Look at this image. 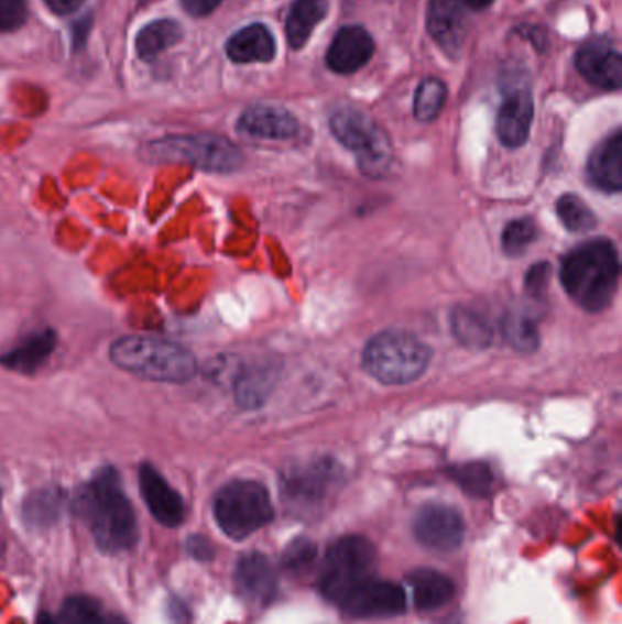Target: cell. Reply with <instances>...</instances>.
I'll return each instance as SVG.
<instances>
[{"mask_svg":"<svg viewBox=\"0 0 622 624\" xmlns=\"http://www.w3.org/2000/svg\"><path fill=\"white\" fill-rule=\"evenodd\" d=\"M373 54L374 41L365 28H341L327 52V66L336 74H354L368 65Z\"/></svg>","mask_w":622,"mask_h":624,"instance_id":"9a60e30c","label":"cell"},{"mask_svg":"<svg viewBox=\"0 0 622 624\" xmlns=\"http://www.w3.org/2000/svg\"><path fill=\"white\" fill-rule=\"evenodd\" d=\"M188 551H190L192 557H196L199 560H210L214 557V546L205 537H199V535L190 537Z\"/></svg>","mask_w":622,"mask_h":624,"instance_id":"74e56055","label":"cell"},{"mask_svg":"<svg viewBox=\"0 0 622 624\" xmlns=\"http://www.w3.org/2000/svg\"><path fill=\"white\" fill-rule=\"evenodd\" d=\"M26 19L28 0H0V32H15Z\"/></svg>","mask_w":622,"mask_h":624,"instance_id":"e575fe53","label":"cell"},{"mask_svg":"<svg viewBox=\"0 0 622 624\" xmlns=\"http://www.w3.org/2000/svg\"><path fill=\"white\" fill-rule=\"evenodd\" d=\"M152 163H187L199 171L230 174L243 165V155L229 139L214 134L168 135L144 146Z\"/></svg>","mask_w":622,"mask_h":624,"instance_id":"5b68a950","label":"cell"},{"mask_svg":"<svg viewBox=\"0 0 622 624\" xmlns=\"http://www.w3.org/2000/svg\"><path fill=\"white\" fill-rule=\"evenodd\" d=\"M535 240H537V227L532 219H515L505 225L502 232V251L511 258L522 256Z\"/></svg>","mask_w":622,"mask_h":624,"instance_id":"d6a6232c","label":"cell"},{"mask_svg":"<svg viewBox=\"0 0 622 624\" xmlns=\"http://www.w3.org/2000/svg\"><path fill=\"white\" fill-rule=\"evenodd\" d=\"M588 177L604 193H621L622 188V132L604 139L588 163Z\"/></svg>","mask_w":622,"mask_h":624,"instance_id":"ffe728a7","label":"cell"},{"mask_svg":"<svg viewBox=\"0 0 622 624\" xmlns=\"http://www.w3.org/2000/svg\"><path fill=\"white\" fill-rule=\"evenodd\" d=\"M75 510L107 554L130 550L138 543V517L124 493L118 471L107 466L80 488Z\"/></svg>","mask_w":622,"mask_h":624,"instance_id":"6da1fadb","label":"cell"},{"mask_svg":"<svg viewBox=\"0 0 622 624\" xmlns=\"http://www.w3.org/2000/svg\"><path fill=\"white\" fill-rule=\"evenodd\" d=\"M463 4L468 6L469 10H485L488 6L493 4V0H463Z\"/></svg>","mask_w":622,"mask_h":624,"instance_id":"60d3db41","label":"cell"},{"mask_svg":"<svg viewBox=\"0 0 622 624\" xmlns=\"http://www.w3.org/2000/svg\"><path fill=\"white\" fill-rule=\"evenodd\" d=\"M560 282L569 298L588 313H601L618 293L619 256L612 241L593 240L564 258Z\"/></svg>","mask_w":622,"mask_h":624,"instance_id":"7a4b0ae2","label":"cell"},{"mask_svg":"<svg viewBox=\"0 0 622 624\" xmlns=\"http://www.w3.org/2000/svg\"><path fill=\"white\" fill-rule=\"evenodd\" d=\"M236 588L250 603L269 604L277 593V576L265 555L252 551L236 565Z\"/></svg>","mask_w":622,"mask_h":624,"instance_id":"5bb4252c","label":"cell"},{"mask_svg":"<svg viewBox=\"0 0 622 624\" xmlns=\"http://www.w3.org/2000/svg\"><path fill=\"white\" fill-rule=\"evenodd\" d=\"M318 555V546L307 537H298L283 551V566L291 571L309 570Z\"/></svg>","mask_w":622,"mask_h":624,"instance_id":"836d02e7","label":"cell"},{"mask_svg":"<svg viewBox=\"0 0 622 624\" xmlns=\"http://www.w3.org/2000/svg\"><path fill=\"white\" fill-rule=\"evenodd\" d=\"M327 0H294L285 21V35L294 50L304 48L310 33L327 15Z\"/></svg>","mask_w":622,"mask_h":624,"instance_id":"d4e9b609","label":"cell"},{"mask_svg":"<svg viewBox=\"0 0 622 624\" xmlns=\"http://www.w3.org/2000/svg\"><path fill=\"white\" fill-rule=\"evenodd\" d=\"M432 357V349L410 332L383 331L363 349V368L382 384L405 385L426 373Z\"/></svg>","mask_w":622,"mask_h":624,"instance_id":"277c9868","label":"cell"},{"mask_svg":"<svg viewBox=\"0 0 622 624\" xmlns=\"http://www.w3.org/2000/svg\"><path fill=\"white\" fill-rule=\"evenodd\" d=\"M447 88L440 79L427 77L416 88L415 118L422 123H429L438 118L441 108L446 105Z\"/></svg>","mask_w":622,"mask_h":624,"instance_id":"4dcf8cb0","label":"cell"},{"mask_svg":"<svg viewBox=\"0 0 622 624\" xmlns=\"http://www.w3.org/2000/svg\"><path fill=\"white\" fill-rule=\"evenodd\" d=\"M91 19L86 17L83 21L77 22V26H74V50H79L85 46L86 37L90 33Z\"/></svg>","mask_w":622,"mask_h":624,"instance_id":"ab89813d","label":"cell"},{"mask_svg":"<svg viewBox=\"0 0 622 624\" xmlns=\"http://www.w3.org/2000/svg\"><path fill=\"white\" fill-rule=\"evenodd\" d=\"M557 216H559L560 223L569 232L582 234V232H590L591 229H596V214L575 194L560 196L559 201H557Z\"/></svg>","mask_w":622,"mask_h":624,"instance_id":"f546056e","label":"cell"},{"mask_svg":"<svg viewBox=\"0 0 622 624\" xmlns=\"http://www.w3.org/2000/svg\"><path fill=\"white\" fill-rule=\"evenodd\" d=\"M57 624H128L119 615H108L102 612L101 604L88 595H74L66 599L61 609Z\"/></svg>","mask_w":622,"mask_h":624,"instance_id":"83f0119b","label":"cell"},{"mask_svg":"<svg viewBox=\"0 0 622 624\" xmlns=\"http://www.w3.org/2000/svg\"><path fill=\"white\" fill-rule=\"evenodd\" d=\"M330 132L354 152L360 171L368 177H383L393 165V146L382 129L354 108H343L330 118Z\"/></svg>","mask_w":622,"mask_h":624,"instance_id":"ba28073f","label":"cell"},{"mask_svg":"<svg viewBox=\"0 0 622 624\" xmlns=\"http://www.w3.org/2000/svg\"><path fill=\"white\" fill-rule=\"evenodd\" d=\"M336 470L330 460H316L313 464L299 466L288 471L283 479V493L298 502H318L329 493L335 484Z\"/></svg>","mask_w":622,"mask_h":624,"instance_id":"d6986e66","label":"cell"},{"mask_svg":"<svg viewBox=\"0 0 622 624\" xmlns=\"http://www.w3.org/2000/svg\"><path fill=\"white\" fill-rule=\"evenodd\" d=\"M451 331L468 349H485L493 343V327L484 315L469 307H457L451 315Z\"/></svg>","mask_w":622,"mask_h":624,"instance_id":"484cf974","label":"cell"},{"mask_svg":"<svg viewBox=\"0 0 622 624\" xmlns=\"http://www.w3.org/2000/svg\"><path fill=\"white\" fill-rule=\"evenodd\" d=\"M85 2L86 0H44V4L57 15H72L75 11H79Z\"/></svg>","mask_w":622,"mask_h":624,"instance_id":"f35d334b","label":"cell"},{"mask_svg":"<svg viewBox=\"0 0 622 624\" xmlns=\"http://www.w3.org/2000/svg\"><path fill=\"white\" fill-rule=\"evenodd\" d=\"M57 347V332L54 329H41L32 332L21 342L11 347L10 351L0 354V365L13 373L33 374L48 362Z\"/></svg>","mask_w":622,"mask_h":624,"instance_id":"ac0fdd59","label":"cell"},{"mask_svg":"<svg viewBox=\"0 0 622 624\" xmlns=\"http://www.w3.org/2000/svg\"><path fill=\"white\" fill-rule=\"evenodd\" d=\"M223 0H182V6L192 17H207L212 13Z\"/></svg>","mask_w":622,"mask_h":624,"instance_id":"8d00e7d4","label":"cell"},{"mask_svg":"<svg viewBox=\"0 0 622 624\" xmlns=\"http://www.w3.org/2000/svg\"><path fill=\"white\" fill-rule=\"evenodd\" d=\"M35 624H57V623H55V620L54 617H52V615L43 614L41 615V617H39L37 623Z\"/></svg>","mask_w":622,"mask_h":624,"instance_id":"b9f144b4","label":"cell"},{"mask_svg":"<svg viewBox=\"0 0 622 624\" xmlns=\"http://www.w3.org/2000/svg\"><path fill=\"white\" fill-rule=\"evenodd\" d=\"M227 55L230 61L249 65V63H269L276 55V41L263 24H250L236 32L227 43Z\"/></svg>","mask_w":622,"mask_h":624,"instance_id":"7402d4cb","label":"cell"},{"mask_svg":"<svg viewBox=\"0 0 622 624\" xmlns=\"http://www.w3.org/2000/svg\"><path fill=\"white\" fill-rule=\"evenodd\" d=\"M238 130L250 138L282 141L298 134V121L283 108L255 105L241 113Z\"/></svg>","mask_w":622,"mask_h":624,"instance_id":"e0dca14e","label":"cell"},{"mask_svg":"<svg viewBox=\"0 0 622 624\" xmlns=\"http://www.w3.org/2000/svg\"><path fill=\"white\" fill-rule=\"evenodd\" d=\"M183 28L179 22L172 19H160L150 22L141 32L135 35V52L138 57L144 63H152L166 50L182 43Z\"/></svg>","mask_w":622,"mask_h":624,"instance_id":"cb8c5ba5","label":"cell"},{"mask_svg":"<svg viewBox=\"0 0 622 624\" xmlns=\"http://www.w3.org/2000/svg\"><path fill=\"white\" fill-rule=\"evenodd\" d=\"M277 368L274 363H254V365H241L240 374L236 376L234 396L238 406L243 409H255L265 404L276 384Z\"/></svg>","mask_w":622,"mask_h":624,"instance_id":"44dd1931","label":"cell"},{"mask_svg":"<svg viewBox=\"0 0 622 624\" xmlns=\"http://www.w3.org/2000/svg\"><path fill=\"white\" fill-rule=\"evenodd\" d=\"M415 606L422 612L440 609L455 595V584L449 577L432 568H421L407 577Z\"/></svg>","mask_w":622,"mask_h":624,"instance_id":"603a6c76","label":"cell"},{"mask_svg":"<svg viewBox=\"0 0 622 624\" xmlns=\"http://www.w3.org/2000/svg\"><path fill=\"white\" fill-rule=\"evenodd\" d=\"M413 534L427 550L449 554L462 546L466 524L455 507L427 504L416 513Z\"/></svg>","mask_w":622,"mask_h":624,"instance_id":"9c48e42d","label":"cell"},{"mask_svg":"<svg viewBox=\"0 0 622 624\" xmlns=\"http://www.w3.org/2000/svg\"><path fill=\"white\" fill-rule=\"evenodd\" d=\"M61 512H63V493L55 488L33 491L22 506V517L30 528H48L57 523Z\"/></svg>","mask_w":622,"mask_h":624,"instance_id":"4316f807","label":"cell"},{"mask_svg":"<svg viewBox=\"0 0 622 624\" xmlns=\"http://www.w3.org/2000/svg\"><path fill=\"white\" fill-rule=\"evenodd\" d=\"M533 121V97L527 88L510 91L496 118V134L508 149H519L530 138Z\"/></svg>","mask_w":622,"mask_h":624,"instance_id":"2e32d148","label":"cell"},{"mask_svg":"<svg viewBox=\"0 0 622 624\" xmlns=\"http://www.w3.org/2000/svg\"><path fill=\"white\" fill-rule=\"evenodd\" d=\"M449 477L469 496H488L493 488V473L484 462H469L449 470Z\"/></svg>","mask_w":622,"mask_h":624,"instance_id":"1f68e13d","label":"cell"},{"mask_svg":"<svg viewBox=\"0 0 622 624\" xmlns=\"http://www.w3.org/2000/svg\"><path fill=\"white\" fill-rule=\"evenodd\" d=\"M405 604L404 588L394 582L371 579L349 593L340 606L343 614L354 620H374L404 614Z\"/></svg>","mask_w":622,"mask_h":624,"instance_id":"30bf717a","label":"cell"},{"mask_svg":"<svg viewBox=\"0 0 622 624\" xmlns=\"http://www.w3.org/2000/svg\"><path fill=\"white\" fill-rule=\"evenodd\" d=\"M575 66L590 85L601 90H619L622 83V59L607 41H590L577 52Z\"/></svg>","mask_w":622,"mask_h":624,"instance_id":"4fadbf2b","label":"cell"},{"mask_svg":"<svg viewBox=\"0 0 622 624\" xmlns=\"http://www.w3.org/2000/svg\"><path fill=\"white\" fill-rule=\"evenodd\" d=\"M549 276H552V267L548 263L533 265L526 276L527 294L533 298L544 299V296L548 293Z\"/></svg>","mask_w":622,"mask_h":624,"instance_id":"d590c367","label":"cell"},{"mask_svg":"<svg viewBox=\"0 0 622 624\" xmlns=\"http://www.w3.org/2000/svg\"><path fill=\"white\" fill-rule=\"evenodd\" d=\"M139 490L152 517L166 528H176L185 521V502L154 466L139 468Z\"/></svg>","mask_w":622,"mask_h":624,"instance_id":"7c38bea8","label":"cell"},{"mask_svg":"<svg viewBox=\"0 0 622 624\" xmlns=\"http://www.w3.org/2000/svg\"><path fill=\"white\" fill-rule=\"evenodd\" d=\"M468 10L463 0H429L427 28L449 57L462 54L469 32Z\"/></svg>","mask_w":622,"mask_h":624,"instance_id":"8fae6325","label":"cell"},{"mask_svg":"<svg viewBox=\"0 0 622 624\" xmlns=\"http://www.w3.org/2000/svg\"><path fill=\"white\" fill-rule=\"evenodd\" d=\"M502 335L505 342L522 354H532L541 343L537 324L526 313H508L502 318Z\"/></svg>","mask_w":622,"mask_h":624,"instance_id":"f1b7e54d","label":"cell"},{"mask_svg":"<svg viewBox=\"0 0 622 624\" xmlns=\"http://www.w3.org/2000/svg\"><path fill=\"white\" fill-rule=\"evenodd\" d=\"M214 518L230 539H247L274 518L271 495L260 482H229L214 499Z\"/></svg>","mask_w":622,"mask_h":624,"instance_id":"52a82bcc","label":"cell"},{"mask_svg":"<svg viewBox=\"0 0 622 624\" xmlns=\"http://www.w3.org/2000/svg\"><path fill=\"white\" fill-rule=\"evenodd\" d=\"M377 566L373 543L360 535H347L335 540L325 555L319 576V590L330 603L340 604L363 582L371 581Z\"/></svg>","mask_w":622,"mask_h":624,"instance_id":"8992f818","label":"cell"},{"mask_svg":"<svg viewBox=\"0 0 622 624\" xmlns=\"http://www.w3.org/2000/svg\"><path fill=\"white\" fill-rule=\"evenodd\" d=\"M110 360L127 373L152 382L183 384L197 373L196 357L187 347L150 335L119 338L110 347Z\"/></svg>","mask_w":622,"mask_h":624,"instance_id":"3957f363","label":"cell"}]
</instances>
